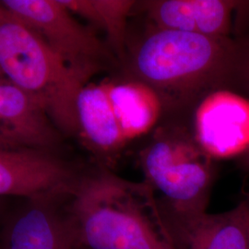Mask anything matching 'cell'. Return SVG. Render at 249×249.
Listing matches in <instances>:
<instances>
[{
    "label": "cell",
    "mask_w": 249,
    "mask_h": 249,
    "mask_svg": "<svg viewBox=\"0 0 249 249\" xmlns=\"http://www.w3.org/2000/svg\"><path fill=\"white\" fill-rule=\"evenodd\" d=\"M249 41L147 27L128 43L123 63L127 77L154 89L166 111L194 109L210 92L231 89L246 95Z\"/></svg>",
    "instance_id": "cell-1"
},
{
    "label": "cell",
    "mask_w": 249,
    "mask_h": 249,
    "mask_svg": "<svg viewBox=\"0 0 249 249\" xmlns=\"http://www.w3.org/2000/svg\"><path fill=\"white\" fill-rule=\"evenodd\" d=\"M80 249H179L146 182L99 166L81 175L69 201Z\"/></svg>",
    "instance_id": "cell-2"
},
{
    "label": "cell",
    "mask_w": 249,
    "mask_h": 249,
    "mask_svg": "<svg viewBox=\"0 0 249 249\" xmlns=\"http://www.w3.org/2000/svg\"><path fill=\"white\" fill-rule=\"evenodd\" d=\"M0 72L36 101L60 132L79 134L77 99L89 82L1 2Z\"/></svg>",
    "instance_id": "cell-3"
},
{
    "label": "cell",
    "mask_w": 249,
    "mask_h": 249,
    "mask_svg": "<svg viewBox=\"0 0 249 249\" xmlns=\"http://www.w3.org/2000/svg\"><path fill=\"white\" fill-rule=\"evenodd\" d=\"M145 180L159 192L163 215L185 219L206 213L213 183V160L196 142L191 128L158 124L140 156Z\"/></svg>",
    "instance_id": "cell-4"
},
{
    "label": "cell",
    "mask_w": 249,
    "mask_h": 249,
    "mask_svg": "<svg viewBox=\"0 0 249 249\" xmlns=\"http://www.w3.org/2000/svg\"><path fill=\"white\" fill-rule=\"evenodd\" d=\"M1 4L35 30L87 82L112 58L95 29L83 25L59 0H3Z\"/></svg>",
    "instance_id": "cell-5"
},
{
    "label": "cell",
    "mask_w": 249,
    "mask_h": 249,
    "mask_svg": "<svg viewBox=\"0 0 249 249\" xmlns=\"http://www.w3.org/2000/svg\"><path fill=\"white\" fill-rule=\"evenodd\" d=\"M71 194L49 193L9 205L0 223V249H78Z\"/></svg>",
    "instance_id": "cell-6"
},
{
    "label": "cell",
    "mask_w": 249,
    "mask_h": 249,
    "mask_svg": "<svg viewBox=\"0 0 249 249\" xmlns=\"http://www.w3.org/2000/svg\"><path fill=\"white\" fill-rule=\"evenodd\" d=\"M191 131L213 159L243 156L249 151V98L231 89H217L193 109Z\"/></svg>",
    "instance_id": "cell-7"
},
{
    "label": "cell",
    "mask_w": 249,
    "mask_h": 249,
    "mask_svg": "<svg viewBox=\"0 0 249 249\" xmlns=\"http://www.w3.org/2000/svg\"><path fill=\"white\" fill-rule=\"evenodd\" d=\"M83 172L53 151L0 149V197L72 193Z\"/></svg>",
    "instance_id": "cell-8"
},
{
    "label": "cell",
    "mask_w": 249,
    "mask_h": 249,
    "mask_svg": "<svg viewBox=\"0 0 249 249\" xmlns=\"http://www.w3.org/2000/svg\"><path fill=\"white\" fill-rule=\"evenodd\" d=\"M59 132L42 107L0 72V149L55 152Z\"/></svg>",
    "instance_id": "cell-9"
},
{
    "label": "cell",
    "mask_w": 249,
    "mask_h": 249,
    "mask_svg": "<svg viewBox=\"0 0 249 249\" xmlns=\"http://www.w3.org/2000/svg\"><path fill=\"white\" fill-rule=\"evenodd\" d=\"M148 26L199 36L232 37L239 1L154 0L141 3Z\"/></svg>",
    "instance_id": "cell-10"
},
{
    "label": "cell",
    "mask_w": 249,
    "mask_h": 249,
    "mask_svg": "<svg viewBox=\"0 0 249 249\" xmlns=\"http://www.w3.org/2000/svg\"><path fill=\"white\" fill-rule=\"evenodd\" d=\"M165 220L179 249H249V192L224 213Z\"/></svg>",
    "instance_id": "cell-11"
},
{
    "label": "cell",
    "mask_w": 249,
    "mask_h": 249,
    "mask_svg": "<svg viewBox=\"0 0 249 249\" xmlns=\"http://www.w3.org/2000/svg\"><path fill=\"white\" fill-rule=\"evenodd\" d=\"M77 118L79 135L102 159V166L108 168L128 142L116 119L107 80L89 82L81 89L77 99Z\"/></svg>",
    "instance_id": "cell-12"
},
{
    "label": "cell",
    "mask_w": 249,
    "mask_h": 249,
    "mask_svg": "<svg viewBox=\"0 0 249 249\" xmlns=\"http://www.w3.org/2000/svg\"><path fill=\"white\" fill-rule=\"evenodd\" d=\"M107 85L116 119L127 142L157 127L164 107L154 89L130 77L123 80H107Z\"/></svg>",
    "instance_id": "cell-13"
},
{
    "label": "cell",
    "mask_w": 249,
    "mask_h": 249,
    "mask_svg": "<svg viewBox=\"0 0 249 249\" xmlns=\"http://www.w3.org/2000/svg\"><path fill=\"white\" fill-rule=\"evenodd\" d=\"M74 16L103 31L111 51L123 61L128 42V19L137 2L133 0H59Z\"/></svg>",
    "instance_id": "cell-14"
},
{
    "label": "cell",
    "mask_w": 249,
    "mask_h": 249,
    "mask_svg": "<svg viewBox=\"0 0 249 249\" xmlns=\"http://www.w3.org/2000/svg\"><path fill=\"white\" fill-rule=\"evenodd\" d=\"M235 36L239 37H244L246 38L249 43V20L246 22L240 30L238 31V34L235 35ZM246 95L249 98V67H248V74H247V88H246Z\"/></svg>",
    "instance_id": "cell-15"
},
{
    "label": "cell",
    "mask_w": 249,
    "mask_h": 249,
    "mask_svg": "<svg viewBox=\"0 0 249 249\" xmlns=\"http://www.w3.org/2000/svg\"><path fill=\"white\" fill-rule=\"evenodd\" d=\"M9 205L8 202V198L5 197H0V223L6 213L7 210L9 209Z\"/></svg>",
    "instance_id": "cell-16"
},
{
    "label": "cell",
    "mask_w": 249,
    "mask_h": 249,
    "mask_svg": "<svg viewBox=\"0 0 249 249\" xmlns=\"http://www.w3.org/2000/svg\"><path fill=\"white\" fill-rule=\"evenodd\" d=\"M240 165L244 169L249 171V151L240 157Z\"/></svg>",
    "instance_id": "cell-17"
},
{
    "label": "cell",
    "mask_w": 249,
    "mask_h": 249,
    "mask_svg": "<svg viewBox=\"0 0 249 249\" xmlns=\"http://www.w3.org/2000/svg\"></svg>",
    "instance_id": "cell-18"
}]
</instances>
